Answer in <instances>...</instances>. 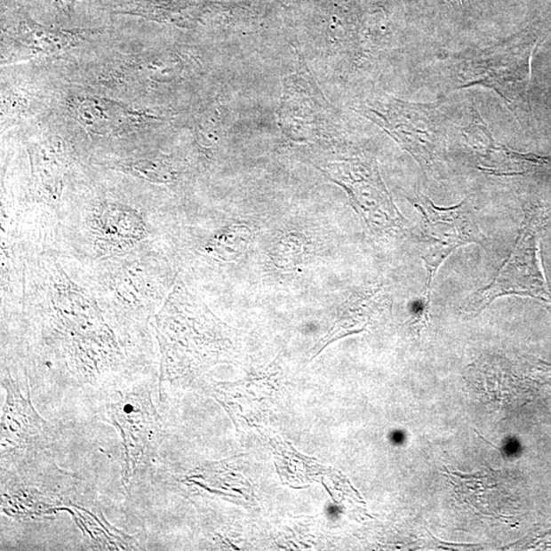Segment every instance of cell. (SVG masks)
I'll list each match as a JSON object with an SVG mask.
<instances>
[{
  "label": "cell",
  "instance_id": "obj_9",
  "mask_svg": "<svg viewBox=\"0 0 551 551\" xmlns=\"http://www.w3.org/2000/svg\"><path fill=\"white\" fill-rule=\"evenodd\" d=\"M251 240V230L245 226H233L219 234L211 244L210 252L213 256L226 261L243 257Z\"/></svg>",
  "mask_w": 551,
  "mask_h": 551
},
{
  "label": "cell",
  "instance_id": "obj_1",
  "mask_svg": "<svg viewBox=\"0 0 551 551\" xmlns=\"http://www.w3.org/2000/svg\"><path fill=\"white\" fill-rule=\"evenodd\" d=\"M542 36L523 32L499 44L447 55L443 61L444 93L473 86L491 89L522 124L529 113L531 60Z\"/></svg>",
  "mask_w": 551,
  "mask_h": 551
},
{
  "label": "cell",
  "instance_id": "obj_2",
  "mask_svg": "<svg viewBox=\"0 0 551 551\" xmlns=\"http://www.w3.org/2000/svg\"><path fill=\"white\" fill-rule=\"evenodd\" d=\"M443 100L419 103L373 94L356 103L355 112L376 124L410 154L426 174H434L447 148Z\"/></svg>",
  "mask_w": 551,
  "mask_h": 551
},
{
  "label": "cell",
  "instance_id": "obj_5",
  "mask_svg": "<svg viewBox=\"0 0 551 551\" xmlns=\"http://www.w3.org/2000/svg\"><path fill=\"white\" fill-rule=\"evenodd\" d=\"M409 201L423 216L422 259L427 268L426 291H431L434 276L452 252L471 244L487 248L488 239L479 228L467 202L452 208L439 209L421 193L416 197H409Z\"/></svg>",
  "mask_w": 551,
  "mask_h": 551
},
{
  "label": "cell",
  "instance_id": "obj_7",
  "mask_svg": "<svg viewBox=\"0 0 551 551\" xmlns=\"http://www.w3.org/2000/svg\"><path fill=\"white\" fill-rule=\"evenodd\" d=\"M472 121L464 129L467 148L476 167L484 173L499 177L523 176L549 167L551 158L521 154L496 140L478 113L473 109Z\"/></svg>",
  "mask_w": 551,
  "mask_h": 551
},
{
  "label": "cell",
  "instance_id": "obj_8",
  "mask_svg": "<svg viewBox=\"0 0 551 551\" xmlns=\"http://www.w3.org/2000/svg\"><path fill=\"white\" fill-rule=\"evenodd\" d=\"M381 289L371 288L369 291L356 293L348 300L346 311H344L336 322L335 326L330 331L329 334L322 341L325 340V347L328 344L342 339L351 334H357L354 327L368 325L369 315L373 311V306L380 298ZM323 347V348H325Z\"/></svg>",
  "mask_w": 551,
  "mask_h": 551
},
{
  "label": "cell",
  "instance_id": "obj_3",
  "mask_svg": "<svg viewBox=\"0 0 551 551\" xmlns=\"http://www.w3.org/2000/svg\"><path fill=\"white\" fill-rule=\"evenodd\" d=\"M544 224L543 210L529 204L512 253L491 283L479 289L467 301V312L478 315L493 300L506 295L528 296L551 305V291L544 276L539 251V233Z\"/></svg>",
  "mask_w": 551,
  "mask_h": 551
},
{
  "label": "cell",
  "instance_id": "obj_6",
  "mask_svg": "<svg viewBox=\"0 0 551 551\" xmlns=\"http://www.w3.org/2000/svg\"><path fill=\"white\" fill-rule=\"evenodd\" d=\"M332 107L306 68L284 81L280 121L288 137L298 141L315 140L332 129Z\"/></svg>",
  "mask_w": 551,
  "mask_h": 551
},
{
  "label": "cell",
  "instance_id": "obj_4",
  "mask_svg": "<svg viewBox=\"0 0 551 551\" xmlns=\"http://www.w3.org/2000/svg\"><path fill=\"white\" fill-rule=\"evenodd\" d=\"M331 181L347 192L350 204L374 233L401 229L399 212L373 156L356 155L318 165Z\"/></svg>",
  "mask_w": 551,
  "mask_h": 551
}]
</instances>
